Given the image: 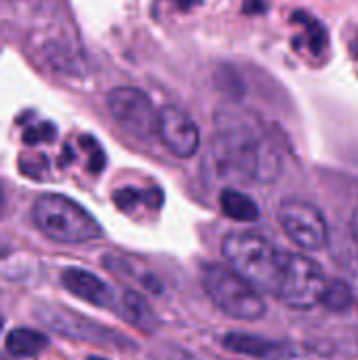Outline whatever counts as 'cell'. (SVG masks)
Here are the masks:
<instances>
[{"instance_id":"obj_5","label":"cell","mask_w":358,"mask_h":360,"mask_svg":"<svg viewBox=\"0 0 358 360\" xmlns=\"http://www.w3.org/2000/svg\"><path fill=\"white\" fill-rule=\"evenodd\" d=\"M327 285V276L314 259L302 253H285L276 287V297L283 304L298 310H308L321 304Z\"/></svg>"},{"instance_id":"obj_18","label":"cell","mask_w":358,"mask_h":360,"mask_svg":"<svg viewBox=\"0 0 358 360\" xmlns=\"http://www.w3.org/2000/svg\"><path fill=\"white\" fill-rule=\"evenodd\" d=\"M321 304L331 312H346L352 306V289L344 281H331L323 293Z\"/></svg>"},{"instance_id":"obj_26","label":"cell","mask_w":358,"mask_h":360,"mask_svg":"<svg viewBox=\"0 0 358 360\" xmlns=\"http://www.w3.org/2000/svg\"><path fill=\"white\" fill-rule=\"evenodd\" d=\"M0 329H2V319H0Z\"/></svg>"},{"instance_id":"obj_4","label":"cell","mask_w":358,"mask_h":360,"mask_svg":"<svg viewBox=\"0 0 358 360\" xmlns=\"http://www.w3.org/2000/svg\"><path fill=\"white\" fill-rule=\"evenodd\" d=\"M203 285L211 302L224 314L236 321H257L266 314V302L262 293L224 266H205Z\"/></svg>"},{"instance_id":"obj_3","label":"cell","mask_w":358,"mask_h":360,"mask_svg":"<svg viewBox=\"0 0 358 360\" xmlns=\"http://www.w3.org/2000/svg\"><path fill=\"white\" fill-rule=\"evenodd\" d=\"M32 217L44 236L63 245H82L101 236L97 219L78 202L61 194H42L34 202Z\"/></svg>"},{"instance_id":"obj_20","label":"cell","mask_w":358,"mask_h":360,"mask_svg":"<svg viewBox=\"0 0 358 360\" xmlns=\"http://www.w3.org/2000/svg\"><path fill=\"white\" fill-rule=\"evenodd\" d=\"M55 127L51 122H40L36 127H30L25 129L23 133V141L30 143V146H36V143H42V141H53L55 139Z\"/></svg>"},{"instance_id":"obj_1","label":"cell","mask_w":358,"mask_h":360,"mask_svg":"<svg viewBox=\"0 0 358 360\" xmlns=\"http://www.w3.org/2000/svg\"><path fill=\"white\" fill-rule=\"evenodd\" d=\"M217 156L232 171L264 184L274 181L283 169L274 146L260 131H255L253 124L243 120H234L219 129Z\"/></svg>"},{"instance_id":"obj_2","label":"cell","mask_w":358,"mask_h":360,"mask_svg":"<svg viewBox=\"0 0 358 360\" xmlns=\"http://www.w3.org/2000/svg\"><path fill=\"white\" fill-rule=\"evenodd\" d=\"M222 253L234 274L257 291L276 295L285 253H281L268 238L253 232H232L224 238Z\"/></svg>"},{"instance_id":"obj_15","label":"cell","mask_w":358,"mask_h":360,"mask_svg":"<svg viewBox=\"0 0 358 360\" xmlns=\"http://www.w3.org/2000/svg\"><path fill=\"white\" fill-rule=\"evenodd\" d=\"M46 348V338L34 329H15L6 338V350L13 356H38Z\"/></svg>"},{"instance_id":"obj_8","label":"cell","mask_w":358,"mask_h":360,"mask_svg":"<svg viewBox=\"0 0 358 360\" xmlns=\"http://www.w3.org/2000/svg\"><path fill=\"white\" fill-rule=\"evenodd\" d=\"M165 148L177 158H190L200 146V133L194 120L177 105H165L158 112L156 129Z\"/></svg>"},{"instance_id":"obj_24","label":"cell","mask_w":358,"mask_h":360,"mask_svg":"<svg viewBox=\"0 0 358 360\" xmlns=\"http://www.w3.org/2000/svg\"><path fill=\"white\" fill-rule=\"evenodd\" d=\"M2 202H4V196H2V188H0V207H2Z\"/></svg>"},{"instance_id":"obj_7","label":"cell","mask_w":358,"mask_h":360,"mask_svg":"<svg viewBox=\"0 0 358 360\" xmlns=\"http://www.w3.org/2000/svg\"><path fill=\"white\" fill-rule=\"evenodd\" d=\"M279 221L285 234L306 251H319L327 245V221L323 213L306 200H285L279 209Z\"/></svg>"},{"instance_id":"obj_9","label":"cell","mask_w":358,"mask_h":360,"mask_svg":"<svg viewBox=\"0 0 358 360\" xmlns=\"http://www.w3.org/2000/svg\"><path fill=\"white\" fill-rule=\"evenodd\" d=\"M38 316L42 321H46L51 325V329H55L57 333H63L68 338L74 340H87V342H103V344H112V346H124L131 344L129 340H124L122 335L103 329L101 325L76 316L72 312H68L65 308H55V310H46V312H38Z\"/></svg>"},{"instance_id":"obj_25","label":"cell","mask_w":358,"mask_h":360,"mask_svg":"<svg viewBox=\"0 0 358 360\" xmlns=\"http://www.w3.org/2000/svg\"><path fill=\"white\" fill-rule=\"evenodd\" d=\"M89 360H103V359H95V356H91V359Z\"/></svg>"},{"instance_id":"obj_10","label":"cell","mask_w":358,"mask_h":360,"mask_svg":"<svg viewBox=\"0 0 358 360\" xmlns=\"http://www.w3.org/2000/svg\"><path fill=\"white\" fill-rule=\"evenodd\" d=\"M61 283L72 295L84 300L87 304H93L99 308H112L114 306V291L101 278H97L95 274L87 272V270L68 268L61 274Z\"/></svg>"},{"instance_id":"obj_11","label":"cell","mask_w":358,"mask_h":360,"mask_svg":"<svg viewBox=\"0 0 358 360\" xmlns=\"http://www.w3.org/2000/svg\"><path fill=\"white\" fill-rule=\"evenodd\" d=\"M224 346L232 352L255 356L262 360H283L291 356V348L283 342H270L257 335L247 333H228L224 338Z\"/></svg>"},{"instance_id":"obj_13","label":"cell","mask_w":358,"mask_h":360,"mask_svg":"<svg viewBox=\"0 0 358 360\" xmlns=\"http://www.w3.org/2000/svg\"><path fill=\"white\" fill-rule=\"evenodd\" d=\"M118 314H122V319L143 331H152L156 327V316L152 312V308L148 306V302L135 293V291H124L120 302H118Z\"/></svg>"},{"instance_id":"obj_23","label":"cell","mask_w":358,"mask_h":360,"mask_svg":"<svg viewBox=\"0 0 358 360\" xmlns=\"http://www.w3.org/2000/svg\"><path fill=\"white\" fill-rule=\"evenodd\" d=\"M352 232H354V236H357L358 240V209L354 211V215H352Z\"/></svg>"},{"instance_id":"obj_6","label":"cell","mask_w":358,"mask_h":360,"mask_svg":"<svg viewBox=\"0 0 358 360\" xmlns=\"http://www.w3.org/2000/svg\"><path fill=\"white\" fill-rule=\"evenodd\" d=\"M108 110L112 118L133 137L150 139L158 129V114L152 99L135 86H116L108 93Z\"/></svg>"},{"instance_id":"obj_21","label":"cell","mask_w":358,"mask_h":360,"mask_svg":"<svg viewBox=\"0 0 358 360\" xmlns=\"http://www.w3.org/2000/svg\"><path fill=\"white\" fill-rule=\"evenodd\" d=\"M179 2V6L184 8V11H188V8H192V6H196L200 0H177Z\"/></svg>"},{"instance_id":"obj_17","label":"cell","mask_w":358,"mask_h":360,"mask_svg":"<svg viewBox=\"0 0 358 360\" xmlns=\"http://www.w3.org/2000/svg\"><path fill=\"white\" fill-rule=\"evenodd\" d=\"M293 23H302L306 27V46L310 49V53L321 55L327 49V32H325V25L321 21H317L308 13L298 11L293 15Z\"/></svg>"},{"instance_id":"obj_19","label":"cell","mask_w":358,"mask_h":360,"mask_svg":"<svg viewBox=\"0 0 358 360\" xmlns=\"http://www.w3.org/2000/svg\"><path fill=\"white\" fill-rule=\"evenodd\" d=\"M80 146L89 154V171L91 173H99L106 167V154H103L101 146L93 137H89V135L87 137H80Z\"/></svg>"},{"instance_id":"obj_14","label":"cell","mask_w":358,"mask_h":360,"mask_svg":"<svg viewBox=\"0 0 358 360\" xmlns=\"http://www.w3.org/2000/svg\"><path fill=\"white\" fill-rule=\"evenodd\" d=\"M219 207L234 221L251 224V221H257L260 219V209H257L255 200L249 198L247 194L238 192V190H232V188L222 190V194H219Z\"/></svg>"},{"instance_id":"obj_16","label":"cell","mask_w":358,"mask_h":360,"mask_svg":"<svg viewBox=\"0 0 358 360\" xmlns=\"http://www.w3.org/2000/svg\"><path fill=\"white\" fill-rule=\"evenodd\" d=\"M165 196L158 188H150V190H137V188H122L114 192V205L129 213L133 211L137 205H146L148 209H158L162 205Z\"/></svg>"},{"instance_id":"obj_12","label":"cell","mask_w":358,"mask_h":360,"mask_svg":"<svg viewBox=\"0 0 358 360\" xmlns=\"http://www.w3.org/2000/svg\"><path fill=\"white\" fill-rule=\"evenodd\" d=\"M103 266L114 272L118 278H124V281H133L137 283L141 289H148L152 293H160V283L158 278L148 272L141 264H137L135 259L127 257V255H118V253H106L103 255Z\"/></svg>"},{"instance_id":"obj_22","label":"cell","mask_w":358,"mask_h":360,"mask_svg":"<svg viewBox=\"0 0 358 360\" xmlns=\"http://www.w3.org/2000/svg\"><path fill=\"white\" fill-rule=\"evenodd\" d=\"M350 51H352V55L358 59V32L354 34V38H352V42H350Z\"/></svg>"}]
</instances>
